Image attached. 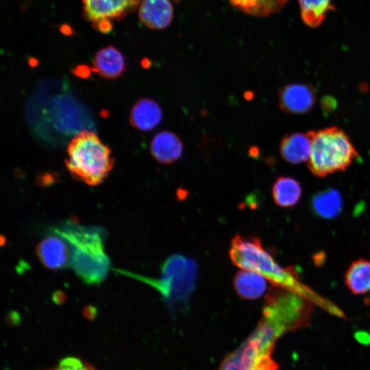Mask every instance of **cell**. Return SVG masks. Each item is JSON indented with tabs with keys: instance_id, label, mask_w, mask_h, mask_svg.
Returning <instances> with one entry per match:
<instances>
[{
	"instance_id": "25",
	"label": "cell",
	"mask_w": 370,
	"mask_h": 370,
	"mask_svg": "<svg viewBox=\"0 0 370 370\" xmlns=\"http://www.w3.org/2000/svg\"><path fill=\"white\" fill-rule=\"evenodd\" d=\"M336 101L332 97H325L321 100V106L325 111H331L335 108Z\"/></svg>"
},
{
	"instance_id": "21",
	"label": "cell",
	"mask_w": 370,
	"mask_h": 370,
	"mask_svg": "<svg viewBox=\"0 0 370 370\" xmlns=\"http://www.w3.org/2000/svg\"><path fill=\"white\" fill-rule=\"evenodd\" d=\"M301 18L309 27L319 26L325 18L327 12L332 8L331 0H299Z\"/></svg>"
},
{
	"instance_id": "20",
	"label": "cell",
	"mask_w": 370,
	"mask_h": 370,
	"mask_svg": "<svg viewBox=\"0 0 370 370\" xmlns=\"http://www.w3.org/2000/svg\"><path fill=\"white\" fill-rule=\"evenodd\" d=\"M288 0H230L241 12L256 17H264L280 10Z\"/></svg>"
},
{
	"instance_id": "15",
	"label": "cell",
	"mask_w": 370,
	"mask_h": 370,
	"mask_svg": "<svg viewBox=\"0 0 370 370\" xmlns=\"http://www.w3.org/2000/svg\"><path fill=\"white\" fill-rule=\"evenodd\" d=\"M93 70L103 77L115 79L125 71V61L123 54L113 46L99 50L92 62Z\"/></svg>"
},
{
	"instance_id": "8",
	"label": "cell",
	"mask_w": 370,
	"mask_h": 370,
	"mask_svg": "<svg viewBox=\"0 0 370 370\" xmlns=\"http://www.w3.org/2000/svg\"><path fill=\"white\" fill-rule=\"evenodd\" d=\"M140 0H82L85 17L92 23L119 18L134 10Z\"/></svg>"
},
{
	"instance_id": "3",
	"label": "cell",
	"mask_w": 370,
	"mask_h": 370,
	"mask_svg": "<svg viewBox=\"0 0 370 370\" xmlns=\"http://www.w3.org/2000/svg\"><path fill=\"white\" fill-rule=\"evenodd\" d=\"M67 153L68 170L74 177L89 185L101 183L114 165L110 149L91 131L76 134L68 144Z\"/></svg>"
},
{
	"instance_id": "7",
	"label": "cell",
	"mask_w": 370,
	"mask_h": 370,
	"mask_svg": "<svg viewBox=\"0 0 370 370\" xmlns=\"http://www.w3.org/2000/svg\"><path fill=\"white\" fill-rule=\"evenodd\" d=\"M278 98L280 108L284 112L304 114L312 108L316 99V92L311 85L291 84L280 90Z\"/></svg>"
},
{
	"instance_id": "24",
	"label": "cell",
	"mask_w": 370,
	"mask_h": 370,
	"mask_svg": "<svg viewBox=\"0 0 370 370\" xmlns=\"http://www.w3.org/2000/svg\"><path fill=\"white\" fill-rule=\"evenodd\" d=\"M92 24L95 29L105 34L109 33L112 29L110 20H101Z\"/></svg>"
},
{
	"instance_id": "19",
	"label": "cell",
	"mask_w": 370,
	"mask_h": 370,
	"mask_svg": "<svg viewBox=\"0 0 370 370\" xmlns=\"http://www.w3.org/2000/svg\"><path fill=\"white\" fill-rule=\"evenodd\" d=\"M312 210L319 217L332 219L341 211L343 201L341 194L334 188H328L315 194L311 201Z\"/></svg>"
},
{
	"instance_id": "16",
	"label": "cell",
	"mask_w": 370,
	"mask_h": 370,
	"mask_svg": "<svg viewBox=\"0 0 370 370\" xmlns=\"http://www.w3.org/2000/svg\"><path fill=\"white\" fill-rule=\"evenodd\" d=\"M236 293L245 299H255L264 293L267 288L266 279L260 274L250 270L240 271L233 281Z\"/></svg>"
},
{
	"instance_id": "23",
	"label": "cell",
	"mask_w": 370,
	"mask_h": 370,
	"mask_svg": "<svg viewBox=\"0 0 370 370\" xmlns=\"http://www.w3.org/2000/svg\"><path fill=\"white\" fill-rule=\"evenodd\" d=\"M278 365L271 358V356L263 358L254 370H278Z\"/></svg>"
},
{
	"instance_id": "14",
	"label": "cell",
	"mask_w": 370,
	"mask_h": 370,
	"mask_svg": "<svg viewBox=\"0 0 370 370\" xmlns=\"http://www.w3.org/2000/svg\"><path fill=\"white\" fill-rule=\"evenodd\" d=\"M311 153L309 132L293 133L285 136L280 144V153L288 162L299 164L308 161Z\"/></svg>"
},
{
	"instance_id": "5",
	"label": "cell",
	"mask_w": 370,
	"mask_h": 370,
	"mask_svg": "<svg viewBox=\"0 0 370 370\" xmlns=\"http://www.w3.org/2000/svg\"><path fill=\"white\" fill-rule=\"evenodd\" d=\"M197 276V265L192 259L172 255L163 263L159 279L140 278L162 295L169 308L176 312L185 310Z\"/></svg>"
},
{
	"instance_id": "18",
	"label": "cell",
	"mask_w": 370,
	"mask_h": 370,
	"mask_svg": "<svg viewBox=\"0 0 370 370\" xmlns=\"http://www.w3.org/2000/svg\"><path fill=\"white\" fill-rule=\"evenodd\" d=\"M345 282L354 294L370 291V261L362 258L354 261L345 272Z\"/></svg>"
},
{
	"instance_id": "27",
	"label": "cell",
	"mask_w": 370,
	"mask_h": 370,
	"mask_svg": "<svg viewBox=\"0 0 370 370\" xmlns=\"http://www.w3.org/2000/svg\"><path fill=\"white\" fill-rule=\"evenodd\" d=\"M260 154V151L258 147L253 146L251 147L249 149V155L254 158H259Z\"/></svg>"
},
{
	"instance_id": "6",
	"label": "cell",
	"mask_w": 370,
	"mask_h": 370,
	"mask_svg": "<svg viewBox=\"0 0 370 370\" xmlns=\"http://www.w3.org/2000/svg\"><path fill=\"white\" fill-rule=\"evenodd\" d=\"M308 301L293 291L274 286L265 297L262 319L281 336L307 323L311 309Z\"/></svg>"
},
{
	"instance_id": "17",
	"label": "cell",
	"mask_w": 370,
	"mask_h": 370,
	"mask_svg": "<svg viewBox=\"0 0 370 370\" xmlns=\"http://www.w3.org/2000/svg\"><path fill=\"white\" fill-rule=\"evenodd\" d=\"M302 193L301 186L295 179L288 176H280L272 187V197L276 205L282 208L295 206Z\"/></svg>"
},
{
	"instance_id": "1",
	"label": "cell",
	"mask_w": 370,
	"mask_h": 370,
	"mask_svg": "<svg viewBox=\"0 0 370 370\" xmlns=\"http://www.w3.org/2000/svg\"><path fill=\"white\" fill-rule=\"evenodd\" d=\"M229 255L234 265L260 274L273 286L293 291L309 301L317 297L299 282L293 267L284 268L278 264L258 237L236 234L231 241Z\"/></svg>"
},
{
	"instance_id": "9",
	"label": "cell",
	"mask_w": 370,
	"mask_h": 370,
	"mask_svg": "<svg viewBox=\"0 0 370 370\" xmlns=\"http://www.w3.org/2000/svg\"><path fill=\"white\" fill-rule=\"evenodd\" d=\"M37 254L45 266L59 269L70 266V249L66 241L54 230L37 247Z\"/></svg>"
},
{
	"instance_id": "10",
	"label": "cell",
	"mask_w": 370,
	"mask_h": 370,
	"mask_svg": "<svg viewBox=\"0 0 370 370\" xmlns=\"http://www.w3.org/2000/svg\"><path fill=\"white\" fill-rule=\"evenodd\" d=\"M267 354L258 343L249 337L236 350L228 354L218 370H254Z\"/></svg>"
},
{
	"instance_id": "22",
	"label": "cell",
	"mask_w": 370,
	"mask_h": 370,
	"mask_svg": "<svg viewBox=\"0 0 370 370\" xmlns=\"http://www.w3.org/2000/svg\"><path fill=\"white\" fill-rule=\"evenodd\" d=\"M53 370H97L92 366L83 362L75 357H68L60 360Z\"/></svg>"
},
{
	"instance_id": "13",
	"label": "cell",
	"mask_w": 370,
	"mask_h": 370,
	"mask_svg": "<svg viewBox=\"0 0 370 370\" xmlns=\"http://www.w3.org/2000/svg\"><path fill=\"white\" fill-rule=\"evenodd\" d=\"M162 110L160 105L150 98H141L133 106L130 122L132 127L141 131H150L160 124Z\"/></svg>"
},
{
	"instance_id": "29",
	"label": "cell",
	"mask_w": 370,
	"mask_h": 370,
	"mask_svg": "<svg viewBox=\"0 0 370 370\" xmlns=\"http://www.w3.org/2000/svg\"><path fill=\"white\" fill-rule=\"evenodd\" d=\"M244 97L246 100H251L254 97V93L251 91H246L244 93Z\"/></svg>"
},
{
	"instance_id": "12",
	"label": "cell",
	"mask_w": 370,
	"mask_h": 370,
	"mask_svg": "<svg viewBox=\"0 0 370 370\" xmlns=\"http://www.w3.org/2000/svg\"><path fill=\"white\" fill-rule=\"evenodd\" d=\"M150 152L160 163L169 164L176 162L182 155L183 143L179 136L170 131L156 134L150 143Z\"/></svg>"
},
{
	"instance_id": "4",
	"label": "cell",
	"mask_w": 370,
	"mask_h": 370,
	"mask_svg": "<svg viewBox=\"0 0 370 370\" xmlns=\"http://www.w3.org/2000/svg\"><path fill=\"white\" fill-rule=\"evenodd\" d=\"M311 153L308 166L312 173L325 177L343 171L358 157L348 136L340 128L328 127L309 132Z\"/></svg>"
},
{
	"instance_id": "11",
	"label": "cell",
	"mask_w": 370,
	"mask_h": 370,
	"mask_svg": "<svg viewBox=\"0 0 370 370\" xmlns=\"http://www.w3.org/2000/svg\"><path fill=\"white\" fill-rule=\"evenodd\" d=\"M138 18L147 27L163 29L173 18V7L169 0H142L138 5Z\"/></svg>"
},
{
	"instance_id": "28",
	"label": "cell",
	"mask_w": 370,
	"mask_h": 370,
	"mask_svg": "<svg viewBox=\"0 0 370 370\" xmlns=\"http://www.w3.org/2000/svg\"><path fill=\"white\" fill-rule=\"evenodd\" d=\"M8 322H10V325H17L20 321V319L18 318V315L16 314H11V316L9 317L8 319Z\"/></svg>"
},
{
	"instance_id": "2",
	"label": "cell",
	"mask_w": 370,
	"mask_h": 370,
	"mask_svg": "<svg viewBox=\"0 0 370 370\" xmlns=\"http://www.w3.org/2000/svg\"><path fill=\"white\" fill-rule=\"evenodd\" d=\"M67 242L70 249V267L84 282L98 284L106 276L110 260L104 249L103 232L66 223L53 229Z\"/></svg>"
},
{
	"instance_id": "26",
	"label": "cell",
	"mask_w": 370,
	"mask_h": 370,
	"mask_svg": "<svg viewBox=\"0 0 370 370\" xmlns=\"http://www.w3.org/2000/svg\"><path fill=\"white\" fill-rule=\"evenodd\" d=\"M84 316L89 320H92L97 315V310L92 306H88L84 310Z\"/></svg>"
}]
</instances>
